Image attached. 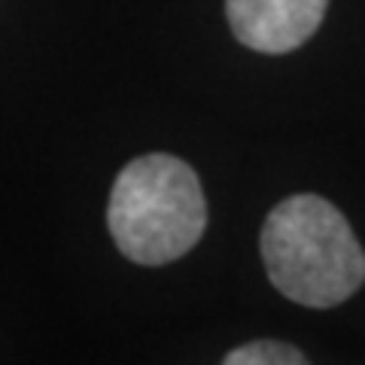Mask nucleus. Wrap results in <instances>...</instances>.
Masks as SVG:
<instances>
[{"label": "nucleus", "instance_id": "nucleus-1", "mask_svg": "<svg viewBox=\"0 0 365 365\" xmlns=\"http://www.w3.org/2000/svg\"><path fill=\"white\" fill-rule=\"evenodd\" d=\"M262 262L271 283L304 307H335L365 280L353 228L319 195L280 201L262 225Z\"/></svg>", "mask_w": 365, "mask_h": 365}, {"label": "nucleus", "instance_id": "nucleus-2", "mask_svg": "<svg viewBox=\"0 0 365 365\" xmlns=\"http://www.w3.org/2000/svg\"><path fill=\"white\" fill-rule=\"evenodd\" d=\"M107 222L122 256L137 265H165L186 256L207 225L195 170L165 153L134 158L113 182Z\"/></svg>", "mask_w": 365, "mask_h": 365}, {"label": "nucleus", "instance_id": "nucleus-3", "mask_svg": "<svg viewBox=\"0 0 365 365\" xmlns=\"http://www.w3.org/2000/svg\"><path fill=\"white\" fill-rule=\"evenodd\" d=\"M326 6L329 0H225V16L253 52L283 55L314 37Z\"/></svg>", "mask_w": 365, "mask_h": 365}, {"label": "nucleus", "instance_id": "nucleus-4", "mask_svg": "<svg viewBox=\"0 0 365 365\" xmlns=\"http://www.w3.org/2000/svg\"><path fill=\"white\" fill-rule=\"evenodd\" d=\"M307 356L280 341H253L232 350L225 356V365H304Z\"/></svg>", "mask_w": 365, "mask_h": 365}]
</instances>
